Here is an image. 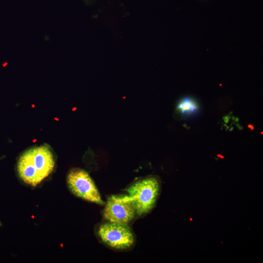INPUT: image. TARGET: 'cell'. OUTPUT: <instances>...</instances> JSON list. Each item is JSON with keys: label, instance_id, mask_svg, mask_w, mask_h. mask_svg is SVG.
Here are the masks:
<instances>
[{"label": "cell", "instance_id": "1", "mask_svg": "<svg viewBox=\"0 0 263 263\" xmlns=\"http://www.w3.org/2000/svg\"><path fill=\"white\" fill-rule=\"evenodd\" d=\"M53 155L49 149L41 146L31 148L20 156L17 165L19 177L26 184L36 186L53 171Z\"/></svg>", "mask_w": 263, "mask_h": 263}, {"label": "cell", "instance_id": "2", "mask_svg": "<svg viewBox=\"0 0 263 263\" xmlns=\"http://www.w3.org/2000/svg\"><path fill=\"white\" fill-rule=\"evenodd\" d=\"M158 180L149 177L132 184L126 191L139 216L150 212L154 207L160 191Z\"/></svg>", "mask_w": 263, "mask_h": 263}, {"label": "cell", "instance_id": "3", "mask_svg": "<svg viewBox=\"0 0 263 263\" xmlns=\"http://www.w3.org/2000/svg\"><path fill=\"white\" fill-rule=\"evenodd\" d=\"M97 234L101 241L115 249H125L134 243V234L127 224L108 222L99 225Z\"/></svg>", "mask_w": 263, "mask_h": 263}, {"label": "cell", "instance_id": "4", "mask_svg": "<svg viewBox=\"0 0 263 263\" xmlns=\"http://www.w3.org/2000/svg\"><path fill=\"white\" fill-rule=\"evenodd\" d=\"M67 181L70 190L75 196L99 205L105 204L94 183L85 170L72 169L68 174Z\"/></svg>", "mask_w": 263, "mask_h": 263}, {"label": "cell", "instance_id": "5", "mask_svg": "<svg viewBox=\"0 0 263 263\" xmlns=\"http://www.w3.org/2000/svg\"><path fill=\"white\" fill-rule=\"evenodd\" d=\"M136 214L134 206L128 195H113L105 204L103 216L108 222L128 225Z\"/></svg>", "mask_w": 263, "mask_h": 263}, {"label": "cell", "instance_id": "6", "mask_svg": "<svg viewBox=\"0 0 263 263\" xmlns=\"http://www.w3.org/2000/svg\"><path fill=\"white\" fill-rule=\"evenodd\" d=\"M198 101L193 97L186 96L180 99L176 109V114L180 119H185L197 115L199 113Z\"/></svg>", "mask_w": 263, "mask_h": 263}]
</instances>
